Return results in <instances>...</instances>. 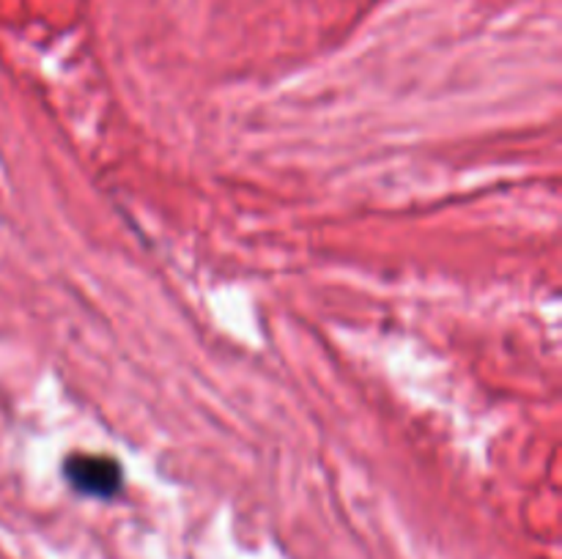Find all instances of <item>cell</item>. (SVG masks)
Returning a JSON list of instances; mask_svg holds the SVG:
<instances>
[{"label":"cell","instance_id":"6da1fadb","mask_svg":"<svg viewBox=\"0 0 562 559\" xmlns=\"http://www.w3.org/2000/svg\"><path fill=\"white\" fill-rule=\"evenodd\" d=\"M64 477L77 493H86L93 499H113L124 488L121 464L110 455L71 453L64 460Z\"/></svg>","mask_w":562,"mask_h":559}]
</instances>
